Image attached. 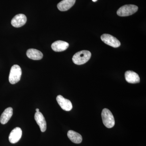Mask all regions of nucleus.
Masks as SVG:
<instances>
[{
	"label": "nucleus",
	"instance_id": "f257e3e1",
	"mask_svg": "<svg viewBox=\"0 0 146 146\" xmlns=\"http://www.w3.org/2000/svg\"><path fill=\"white\" fill-rule=\"evenodd\" d=\"M91 56V53L89 51H80L74 55L72 60L76 65H82L86 63L90 59Z\"/></svg>",
	"mask_w": 146,
	"mask_h": 146
},
{
	"label": "nucleus",
	"instance_id": "f03ea898",
	"mask_svg": "<svg viewBox=\"0 0 146 146\" xmlns=\"http://www.w3.org/2000/svg\"><path fill=\"white\" fill-rule=\"evenodd\" d=\"M102 117L104 124L106 127L111 128L115 125V120L114 116L109 110L107 108H104L103 110Z\"/></svg>",
	"mask_w": 146,
	"mask_h": 146
},
{
	"label": "nucleus",
	"instance_id": "7ed1b4c3",
	"mask_svg": "<svg viewBox=\"0 0 146 146\" xmlns=\"http://www.w3.org/2000/svg\"><path fill=\"white\" fill-rule=\"evenodd\" d=\"M22 70L18 65H13L11 69L9 80L11 84H15L21 80Z\"/></svg>",
	"mask_w": 146,
	"mask_h": 146
},
{
	"label": "nucleus",
	"instance_id": "20e7f679",
	"mask_svg": "<svg viewBox=\"0 0 146 146\" xmlns=\"http://www.w3.org/2000/svg\"><path fill=\"white\" fill-rule=\"evenodd\" d=\"M138 10L137 6L133 5H126L123 6L117 11V14L119 16L124 17L130 16L136 13Z\"/></svg>",
	"mask_w": 146,
	"mask_h": 146
},
{
	"label": "nucleus",
	"instance_id": "39448f33",
	"mask_svg": "<svg viewBox=\"0 0 146 146\" xmlns=\"http://www.w3.org/2000/svg\"><path fill=\"white\" fill-rule=\"evenodd\" d=\"M102 41L106 44L114 48H118L121 45V43L115 36L110 35L104 34L101 36Z\"/></svg>",
	"mask_w": 146,
	"mask_h": 146
},
{
	"label": "nucleus",
	"instance_id": "423d86ee",
	"mask_svg": "<svg viewBox=\"0 0 146 146\" xmlns=\"http://www.w3.org/2000/svg\"><path fill=\"white\" fill-rule=\"evenodd\" d=\"M56 101L60 107L65 111H70L72 108V104L70 101L63 98L61 95L57 96Z\"/></svg>",
	"mask_w": 146,
	"mask_h": 146
},
{
	"label": "nucleus",
	"instance_id": "0eeeda50",
	"mask_svg": "<svg viewBox=\"0 0 146 146\" xmlns=\"http://www.w3.org/2000/svg\"><path fill=\"white\" fill-rule=\"evenodd\" d=\"M26 16L23 14H18L16 15L12 19L11 24L13 27L18 28L23 26L26 23Z\"/></svg>",
	"mask_w": 146,
	"mask_h": 146
},
{
	"label": "nucleus",
	"instance_id": "6e6552de",
	"mask_svg": "<svg viewBox=\"0 0 146 146\" xmlns=\"http://www.w3.org/2000/svg\"><path fill=\"white\" fill-rule=\"evenodd\" d=\"M22 136V130L21 128L16 127L11 132L9 140L11 143L15 144L21 139Z\"/></svg>",
	"mask_w": 146,
	"mask_h": 146
},
{
	"label": "nucleus",
	"instance_id": "1a4fd4ad",
	"mask_svg": "<svg viewBox=\"0 0 146 146\" xmlns=\"http://www.w3.org/2000/svg\"><path fill=\"white\" fill-rule=\"evenodd\" d=\"M36 123L39 126L42 132H45L46 129V122L43 114L41 112H36L34 116Z\"/></svg>",
	"mask_w": 146,
	"mask_h": 146
},
{
	"label": "nucleus",
	"instance_id": "9d476101",
	"mask_svg": "<svg viewBox=\"0 0 146 146\" xmlns=\"http://www.w3.org/2000/svg\"><path fill=\"white\" fill-rule=\"evenodd\" d=\"M69 46V44L68 42L63 41H56L52 44V49L55 52H59L67 50Z\"/></svg>",
	"mask_w": 146,
	"mask_h": 146
},
{
	"label": "nucleus",
	"instance_id": "9b49d317",
	"mask_svg": "<svg viewBox=\"0 0 146 146\" xmlns=\"http://www.w3.org/2000/svg\"><path fill=\"white\" fill-rule=\"evenodd\" d=\"M125 78L129 83L136 84L140 82V78L137 73L132 71H127L125 73Z\"/></svg>",
	"mask_w": 146,
	"mask_h": 146
},
{
	"label": "nucleus",
	"instance_id": "f8f14e48",
	"mask_svg": "<svg viewBox=\"0 0 146 146\" xmlns=\"http://www.w3.org/2000/svg\"><path fill=\"white\" fill-rule=\"evenodd\" d=\"M76 0H63L57 5L58 9L60 11L69 10L74 5Z\"/></svg>",
	"mask_w": 146,
	"mask_h": 146
},
{
	"label": "nucleus",
	"instance_id": "ddd939ff",
	"mask_svg": "<svg viewBox=\"0 0 146 146\" xmlns=\"http://www.w3.org/2000/svg\"><path fill=\"white\" fill-rule=\"evenodd\" d=\"M27 55L29 58L34 60H41L43 57L42 53L35 49H29L28 50Z\"/></svg>",
	"mask_w": 146,
	"mask_h": 146
},
{
	"label": "nucleus",
	"instance_id": "4468645a",
	"mask_svg": "<svg viewBox=\"0 0 146 146\" xmlns=\"http://www.w3.org/2000/svg\"><path fill=\"white\" fill-rule=\"evenodd\" d=\"M13 115V108L9 107L6 108L3 112L0 118V122L2 124L7 123Z\"/></svg>",
	"mask_w": 146,
	"mask_h": 146
},
{
	"label": "nucleus",
	"instance_id": "2eb2a0df",
	"mask_svg": "<svg viewBox=\"0 0 146 146\" xmlns=\"http://www.w3.org/2000/svg\"><path fill=\"white\" fill-rule=\"evenodd\" d=\"M68 138L73 143L76 144H80L82 141V136L79 133L73 130H70L68 132Z\"/></svg>",
	"mask_w": 146,
	"mask_h": 146
},
{
	"label": "nucleus",
	"instance_id": "dca6fc26",
	"mask_svg": "<svg viewBox=\"0 0 146 146\" xmlns=\"http://www.w3.org/2000/svg\"><path fill=\"white\" fill-rule=\"evenodd\" d=\"M36 112H39V109L38 108H36Z\"/></svg>",
	"mask_w": 146,
	"mask_h": 146
},
{
	"label": "nucleus",
	"instance_id": "f3484780",
	"mask_svg": "<svg viewBox=\"0 0 146 146\" xmlns=\"http://www.w3.org/2000/svg\"><path fill=\"white\" fill-rule=\"evenodd\" d=\"M97 1H98V0H92V1H93V2H96Z\"/></svg>",
	"mask_w": 146,
	"mask_h": 146
}]
</instances>
